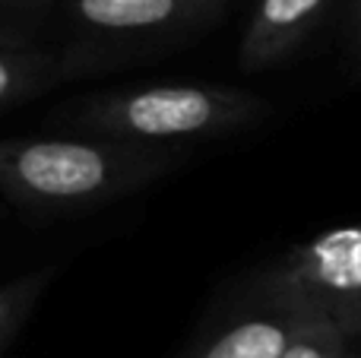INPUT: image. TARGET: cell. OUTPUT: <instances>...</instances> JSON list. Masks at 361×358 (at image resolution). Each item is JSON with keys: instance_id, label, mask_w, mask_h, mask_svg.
Listing matches in <instances>:
<instances>
[{"instance_id": "obj_8", "label": "cell", "mask_w": 361, "mask_h": 358, "mask_svg": "<svg viewBox=\"0 0 361 358\" xmlns=\"http://www.w3.org/2000/svg\"><path fill=\"white\" fill-rule=\"evenodd\" d=\"M282 302L288 304L292 317L282 358H355L345 346V330L333 321V314L307 302H292V298Z\"/></svg>"}, {"instance_id": "obj_14", "label": "cell", "mask_w": 361, "mask_h": 358, "mask_svg": "<svg viewBox=\"0 0 361 358\" xmlns=\"http://www.w3.org/2000/svg\"><path fill=\"white\" fill-rule=\"evenodd\" d=\"M38 4H48V0H38Z\"/></svg>"}, {"instance_id": "obj_5", "label": "cell", "mask_w": 361, "mask_h": 358, "mask_svg": "<svg viewBox=\"0 0 361 358\" xmlns=\"http://www.w3.org/2000/svg\"><path fill=\"white\" fill-rule=\"evenodd\" d=\"M333 0H260L238 44L244 73H260L288 61L317 29Z\"/></svg>"}, {"instance_id": "obj_1", "label": "cell", "mask_w": 361, "mask_h": 358, "mask_svg": "<svg viewBox=\"0 0 361 358\" xmlns=\"http://www.w3.org/2000/svg\"><path fill=\"white\" fill-rule=\"evenodd\" d=\"M187 162L184 146L99 137L0 140V194L32 213H86Z\"/></svg>"}, {"instance_id": "obj_15", "label": "cell", "mask_w": 361, "mask_h": 358, "mask_svg": "<svg viewBox=\"0 0 361 358\" xmlns=\"http://www.w3.org/2000/svg\"><path fill=\"white\" fill-rule=\"evenodd\" d=\"M355 358H358V355H355Z\"/></svg>"}, {"instance_id": "obj_2", "label": "cell", "mask_w": 361, "mask_h": 358, "mask_svg": "<svg viewBox=\"0 0 361 358\" xmlns=\"http://www.w3.org/2000/svg\"><path fill=\"white\" fill-rule=\"evenodd\" d=\"M267 114V101L235 86L169 82L102 92L63 108L57 118L82 137L149 146H184L247 130Z\"/></svg>"}, {"instance_id": "obj_12", "label": "cell", "mask_w": 361, "mask_h": 358, "mask_svg": "<svg viewBox=\"0 0 361 358\" xmlns=\"http://www.w3.org/2000/svg\"><path fill=\"white\" fill-rule=\"evenodd\" d=\"M352 35H355V48L361 54V0H355V6H352Z\"/></svg>"}, {"instance_id": "obj_3", "label": "cell", "mask_w": 361, "mask_h": 358, "mask_svg": "<svg viewBox=\"0 0 361 358\" xmlns=\"http://www.w3.org/2000/svg\"><path fill=\"white\" fill-rule=\"evenodd\" d=\"M273 292L279 298L317 304L326 314L361 302V222L295 247L273 276Z\"/></svg>"}, {"instance_id": "obj_11", "label": "cell", "mask_w": 361, "mask_h": 358, "mask_svg": "<svg viewBox=\"0 0 361 358\" xmlns=\"http://www.w3.org/2000/svg\"><path fill=\"white\" fill-rule=\"evenodd\" d=\"M25 42H29V32L0 19V48H13V44H25Z\"/></svg>"}, {"instance_id": "obj_13", "label": "cell", "mask_w": 361, "mask_h": 358, "mask_svg": "<svg viewBox=\"0 0 361 358\" xmlns=\"http://www.w3.org/2000/svg\"><path fill=\"white\" fill-rule=\"evenodd\" d=\"M190 4H212V6H219V0H190Z\"/></svg>"}, {"instance_id": "obj_10", "label": "cell", "mask_w": 361, "mask_h": 358, "mask_svg": "<svg viewBox=\"0 0 361 358\" xmlns=\"http://www.w3.org/2000/svg\"><path fill=\"white\" fill-rule=\"evenodd\" d=\"M333 321H336L345 333H361V302L349 304V308H343V311H336Z\"/></svg>"}, {"instance_id": "obj_6", "label": "cell", "mask_w": 361, "mask_h": 358, "mask_svg": "<svg viewBox=\"0 0 361 358\" xmlns=\"http://www.w3.org/2000/svg\"><path fill=\"white\" fill-rule=\"evenodd\" d=\"M288 330H292L288 304L276 295V304L269 311H257L225 323L187 358H282Z\"/></svg>"}, {"instance_id": "obj_7", "label": "cell", "mask_w": 361, "mask_h": 358, "mask_svg": "<svg viewBox=\"0 0 361 358\" xmlns=\"http://www.w3.org/2000/svg\"><path fill=\"white\" fill-rule=\"evenodd\" d=\"M57 80H67L63 57L38 44H13L0 48V111L42 95Z\"/></svg>"}, {"instance_id": "obj_4", "label": "cell", "mask_w": 361, "mask_h": 358, "mask_svg": "<svg viewBox=\"0 0 361 358\" xmlns=\"http://www.w3.org/2000/svg\"><path fill=\"white\" fill-rule=\"evenodd\" d=\"M76 23L92 38H156L193 29L212 16V4L190 0H70Z\"/></svg>"}, {"instance_id": "obj_9", "label": "cell", "mask_w": 361, "mask_h": 358, "mask_svg": "<svg viewBox=\"0 0 361 358\" xmlns=\"http://www.w3.org/2000/svg\"><path fill=\"white\" fill-rule=\"evenodd\" d=\"M51 266L35 273H25L19 279H10L6 285H0V352L10 346V340L19 333V327L25 323V317L32 314V308L38 304L42 292L51 283Z\"/></svg>"}]
</instances>
